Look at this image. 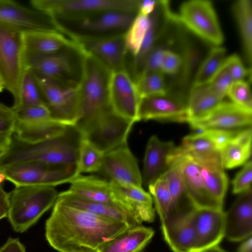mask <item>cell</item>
<instances>
[{
    "label": "cell",
    "mask_w": 252,
    "mask_h": 252,
    "mask_svg": "<svg viewBox=\"0 0 252 252\" xmlns=\"http://www.w3.org/2000/svg\"><path fill=\"white\" fill-rule=\"evenodd\" d=\"M132 226L75 208L57 198L46 221L45 237L59 252H99Z\"/></svg>",
    "instance_id": "cell-1"
},
{
    "label": "cell",
    "mask_w": 252,
    "mask_h": 252,
    "mask_svg": "<svg viewBox=\"0 0 252 252\" xmlns=\"http://www.w3.org/2000/svg\"><path fill=\"white\" fill-rule=\"evenodd\" d=\"M82 134L75 125L62 133L36 143L23 141L12 134L11 142L0 158V167L35 161L54 165H76Z\"/></svg>",
    "instance_id": "cell-2"
},
{
    "label": "cell",
    "mask_w": 252,
    "mask_h": 252,
    "mask_svg": "<svg viewBox=\"0 0 252 252\" xmlns=\"http://www.w3.org/2000/svg\"><path fill=\"white\" fill-rule=\"evenodd\" d=\"M54 187L15 186L9 193L7 217L14 230L22 233L34 224L52 207L58 196Z\"/></svg>",
    "instance_id": "cell-3"
},
{
    "label": "cell",
    "mask_w": 252,
    "mask_h": 252,
    "mask_svg": "<svg viewBox=\"0 0 252 252\" xmlns=\"http://www.w3.org/2000/svg\"><path fill=\"white\" fill-rule=\"evenodd\" d=\"M140 0H32V7L46 14L54 26L110 11L138 12Z\"/></svg>",
    "instance_id": "cell-4"
},
{
    "label": "cell",
    "mask_w": 252,
    "mask_h": 252,
    "mask_svg": "<svg viewBox=\"0 0 252 252\" xmlns=\"http://www.w3.org/2000/svg\"><path fill=\"white\" fill-rule=\"evenodd\" d=\"M134 123L117 114L109 105L75 125L83 138L104 154L127 143Z\"/></svg>",
    "instance_id": "cell-5"
},
{
    "label": "cell",
    "mask_w": 252,
    "mask_h": 252,
    "mask_svg": "<svg viewBox=\"0 0 252 252\" xmlns=\"http://www.w3.org/2000/svg\"><path fill=\"white\" fill-rule=\"evenodd\" d=\"M110 73L111 71L97 59L84 54L82 74L77 86V121L110 105L108 89Z\"/></svg>",
    "instance_id": "cell-6"
},
{
    "label": "cell",
    "mask_w": 252,
    "mask_h": 252,
    "mask_svg": "<svg viewBox=\"0 0 252 252\" xmlns=\"http://www.w3.org/2000/svg\"><path fill=\"white\" fill-rule=\"evenodd\" d=\"M26 69L23 32L0 22V74L5 89L13 97L12 107L18 102L21 82Z\"/></svg>",
    "instance_id": "cell-7"
},
{
    "label": "cell",
    "mask_w": 252,
    "mask_h": 252,
    "mask_svg": "<svg viewBox=\"0 0 252 252\" xmlns=\"http://www.w3.org/2000/svg\"><path fill=\"white\" fill-rule=\"evenodd\" d=\"M5 180L15 186L40 185L55 187L70 183L79 174L76 165H54L31 161L0 167Z\"/></svg>",
    "instance_id": "cell-8"
},
{
    "label": "cell",
    "mask_w": 252,
    "mask_h": 252,
    "mask_svg": "<svg viewBox=\"0 0 252 252\" xmlns=\"http://www.w3.org/2000/svg\"><path fill=\"white\" fill-rule=\"evenodd\" d=\"M137 13L110 11L76 21L60 23L56 27L57 29L69 24L58 30L72 40L117 36L126 33Z\"/></svg>",
    "instance_id": "cell-9"
},
{
    "label": "cell",
    "mask_w": 252,
    "mask_h": 252,
    "mask_svg": "<svg viewBox=\"0 0 252 252\" xmlns=\"http://www.w3.org/2000/svg\"><path fill=\"white\" fill-rule=\"evenodd\" d=\"M32 71L42 103L49 110L51 118L66 125H75L78 117L77 86H66Z\"/></svg>",
    "instance_id": "cell-10"
},
{
    "label": "cell",
    "mask_w": 252,
    "mask_h": 252,
    "mask_svg": "<svg viewBox=\"0 0 252 252\" xmlns=\"http://www.w3.org/2000/svg\"><path fill=\"white\" fill-rule=\"evenodd\" d=\"M176 19L199 37L216 46L223 41V34L213 5L206 0L183 3Z\"/></svg>",
    "instance_id": "cell-11"
},
{
    "label": "cell",
    "mask_w": 252,
    "mask_h": 252,
    "mask_svg": "<svg viewBox=\"0 0 252 252\" xmlns=\"http://www.w3.org/2000/svg\"><path fill=\"white\" fill-rule=\"evenodd\" d=\"M108 93L115 112L134 123L138 121L140 97L134 80L125 68L111 71Z\"/></svg>",
    "instance_id": "cell-12"
},
{
    "label": "cell",
    "mask_w": 252,
    "mask_h": 252,
    "mask_svg": "<svg viewBox=\"0 0 252 252\" xmlns=\"http://www.w3.org/2000/svg\"><path fill=\"white\" fill-rule=\"evenodd\" d=\"M79 49L76 43L57 53L26 59V68L63 85L77 86L78 84L72 78L75 66L73 55Z\"/></svg>",
    "instance_id": "cell-13"
},
{
    "label": "cell",
    "mask_w": 252,
    "mask_h": 252,
    "mask_svg": "<svg viewBox=\"0 0 252 252\" xmlns=\"http://www.w3.org/2000/svg\"><path fill=\"white\" fill-rule=\"evenodd\" d=\"M252 111L231 102L222 101L202 117L189 120L194 129L199 130L220 129L236 130L251 127Z\"/></svg>",
    "instance_id": "cell-14"
},
{
    "label": "cell",
    "mask_w": 252,
    "mask_h": 252,
    "mask_svg": "<svg viewBox=\"0 0 252 252\" xmlns=\"http://www.w3.org/2000/svg\"><path fill=\"white\" fill-rule=\"evenodd\" d=\"M138 120L188 122L187 100L168 92L141 97Z\"/></svg>",
    "instance_id": "cell-15"
},
{
    "label": "cell",
    "mask_w": 252,
    "mask_h": 252,
    "mask_svg": "<svg viewBox=\"0 0 252 252\" xmlns=\"http://www.w3.org/2000/svg\"><path fill=\"white\" fill-rule=\"evenodd\" d=\"M99 172L119 184L142 188L137 160L127 143L105 153Z\"/></svg>",
    "instance_id": "cell-16"
},
{
    "label": "cell",
    "mask_w": 252,
    "mask_h": 252,
    "mask_svg": "<svg viewBox=\"0 0 252 252\" xmlns=\"http://www.w3.org/2000/svg\"><path fill=\"white\" fill-rule=\"evenodd\" d=\"M195 241L192 252H207L225 237L224 212L213 208L193 209Z\"/></svg>",
    "instance_id": "cell-17"
},
{
    "label": "cell",
    "mask_w": 252,
    "mask_h": 252,
    "mask_svg": "<svg viewBox=\"0 0 252 252\" xmlns=\"http://www.w3.org/2000/svg\"><path fill=\"white\" fill-rule=\"evenodd\" d=\"M171 159L178 162L181 172L185 193L192 207L195 209H223V205L209 193L202 178L199 166L191 159L175 154Z\"/></svg>",
    "instance_id": "cell-18"
},
{
    "label": "cell",
    "mask_w": 252,
    "mask_h": 252,
    "mask_svg": "<svg viewBox=\"0 0 252 252\" xmlns=\"http://www.w3.org/2000/svg\"><path fill=\"white\" fill-rule=\"evenodd\" d=\"M73 40L77 43L84 54L94 57L110 71L125 68V60L127 53L126 34Z\"/></svg>",
    "instance_id": "cell-19"
},
{
    "label": "cell",
    "mask_w": 252,
    "mask_h": 252,
    "mask_svg": "<svg viewBox=\"0 0 252 252\" xmlns=\"http://www.w3.org/2000/svg\"><path fill=\"white\" fill-rule=\"evenodd\" d=\"M110 183L116 205L131 215L137 224L154 220L155 211L150 193L142 188L112 181H110Z\"/></svg>",
    "instance_id": "cell-20"
},
{
    "label": "cell",
    "mask_w": 252,
    "mask_h": 252,
    "mask_svg": "<svg viewBox=\"0 0 252 252\" xmlns=\"http://www.w3.org/2000/svg\"><path fill=\"white\" fill-rule=\"evenodd\" d=\"M193 209L171 215L161 223L163 238L173 252H192L195 241Z\"/></svg>",
    "instance_id": "cell-21"
},
{
    "label": "cell",
    "mask_w": 252,
    "mask_h": 252,
    "mask_svg": "<svg viewBox=\"0 0 252 252\" xmlns=\"http://www.w3.org/2000/svg\"><path fill=\"white\" fill-rule=\"evenodd\" d=\"M0 22L14 26L23 32L57 30L46 14L10 0H0Z\"/></svg>",
    "instance_id": "cell-22"
},
{
    "label": "cell",
    "mask_w": 252,
    "mask_h": 252,
    "mask_svg": "<svg viewBox=\"0 0 252 252\" xmlns=\"http://www.w3.org/2000/svg\"><path fill=\"white\" fill-rule=\"evenodd\" d=\"M239 194L224 212L225 237L235 242L243 241L252 234V188Z\"/></svg>",
    "instance_id": "cell-23"
},
{
    "label": "cell",
    "mask_w": 252,
    "mask_h": 252,
    "mask_svg": "<svg viewBox=\"0 0 252 252\" xmlns=\"http://www.w3.org/2000/svg\"><path fill=\"white\" fill-rule=\"evenodd\" d=\"M186 136L174 153L186 157L202 167L224 169L221 151L218 150L203 130Z\"/></svg>",
    "instance_id": "cell-24"
},
{
    "label": "cell",
    "mask_w": 252,
    "mask_h": 252,
    "mask_svg": "<svg viewBox=\"0 0 252 252\" xmlns=\"http://www.w3.org/2000/svg\"><path fill=\"white\" fill-rule=\"evenodd\" d=\"M176 147L172 141H163L152 136L147 144L143 162L142 184L155 182L167 170Z\"/></svg>",
    "instance_id": "cell-25"
},
{
    "label": "cell",
    "mask_w": 252,
    "mask_h": 252,
    "mask_svg": "<svg viewBox=\"0 0 252 252\" xmlns=\"http://www.w3.org/2000/svg\"><path fill=\"white\" fill-rule=\"evenodd\" d=\"M24 59L58 52L76 43L58 30L23 32Z\"/></svg>",
    "instance_id": "cell-26"
},
{
    "label": "cell",
    "mask_w": 252,
    "mask_h": 252,
    "mask_svg": "<svg viewBox=\"0 0 252 252\" xmlns=\"http://www.w3.org/2000/svg\"><path fill=\"white\" fill-rule=\"evenodd\" d=\"M57 198L68 205L103 218L126 222L133 226L139 225L127 212L114 204L87 200L68 190L59 193Z\"/></svg>",
    "instance_id": "cell-27"
},
{
    "label": "cell",
    "mask_w": 252,
    "mask_h": 252,
    "mask_svg": "<svg viewBox=\"0 0 252 252\" xmlns=\"http://www.w3.org/2000/svg\"><path fill=\"white\" fill-rule=\"evenodd\" d=\"M70 183V187L68 190L82 198L90 201L117 205L110 181L94 176H83L80 174Z\"/></svg>",
    "instance_id": "cell-28"
},
{
    "label": "cell",
    "mask_w": 252,
    "mask_h": 252,
    "mask_svg": "<svg viewBox=\"0 0 252 252\" xmlns=\"http://www.w3.org/2000/svg\"><path fill=\"white\" fill-rule=\"evenodd\" d=\"M154 234L152 228L136 225L106 244L99 252H142Z\"/></svg>",
    "instance_id": "cell-29"
},
{
    "label": "cell",
    "mask_w": 252,
    "mask_h": 252,
    "mask_svg": "<svg viewBox=\"0 0 252 252\" xmlns=\"http://www.w3.org/2000/svg\"><path fill=\"white\" fill-rule=\"evenodd\" d=\"M251 127L240 130L221 151L224 169H232L246 163L252 154Z\"/></svg>",
    "instance_id": "cell-30"
},
{
    "label": "cell",
    "mask_w": 252,
    "mask_h": 252,
    "mask_svg": "<svg viewBox=\"0 0 252 252\" xmlns=\"http://www.w3.org/2000/svg\"><path fill=\"white\" fill-rule=\"evenodd\" d=\"M68 126L53 119L32 123L15 120L13 134L23 141L36 143L60 135Z\"/></svg>",
    "instance_id": "cell-31"
},
{
    "label": "cell",
    "mask_w": 252,
    "mask_h": 252,
    "mask_svg": "<svg viewBox=\"0 0 252 252\" xmlns=\"http://www.w3.org/2000/svg\"><path fill=\"white\" fill-rule=\"evenodd\" d=\"M222 101L223 98L213 92L208 84L192 88L187 99L188 122L206 115Z\"/></svg>",
    "instance_id": "cell-32"
},
{
    "label": "cell",
    "mask_w": 252,
    "mask_h": 252,
    "mask_svg": "<svg viewBox=\"0 0 252 252\" xmlns=\"http://www.w3.org/2000/svg\"><path fill=\"white\" fill-rule=\"evenodd\" d=\"M245 53L250 61L252 56V4L251 0H239L232 5Z\"/></svg>",
    "instance_id": "cell-33"
},
{
    "label": "cell",
    "mask_w": 252,
    "mask_h": 252,
    "mask_svg": "<svg viewBox=\"0 0 252 252\" xmlns=\"http://www.w3.org/2000/svg\"><path fill=\"white\" fill-rule=\"evenodd\" d=\"M225 55V49L222 47L212 49L197 72L192 88L208 84L223 64Z\"/></svg>",
    "instance_id": "cell-34"
},
{
    "label": "cell",
    "mask_w": 252,
    "mask_h": 252,
    "mask_svg": "<svg viewBox=\"0 0 252 252\" xmlns=\"http://www.w3.org/2000/svg\"><path fill=\"white\" fill-rule=\"evenodd\" d=\"M162 176L166 180L172 199L173 214L185 212L182 208L181 203L183 197L186 195L180 167L176 160H170L167 170Z\"/></svg>",
    "instance_id": "cell-35"
},
{
    "label": "cell",
    "mask_w": 252,
    "mask_h": 252,
    "mask_svg": "<svg viewBox=\"0 0 252 252\" xmlns=\"http://www.w3.org/2000/svg\"><path fill=\"white\" fill-rule=\"evenodd\" d=\"M148 187L161 222L173 214L172 199L166 180L161 175Z\"/></svg>",
    "instance_id": "cell-36"
},
{
    "label": "cell",
    "mask_w": 252,
    "mask_h": 252,
    "mask_svg": "<svg viewBox=\"0 0 252 252\" xmlns=\"http://www.w3.org/2000/svg\"><path fill=\"white\" fill-rule=\"evenodd\" d=\"M40 104L43 103L35 78L32 70L26 69L21 82L18 102L11 108L15 111Z\"/></svg>",
    "instance_id": "cell-37"
},
{
    "label": "cell",
    "mask_w": 252,
    "mask_h": 252,
    "mask_svg": "<svg viewBox=\"0 0 252 252\" xmlns=\"http://www.w3.org/2000/svg\"><path fill=\"white\" fill-rule=\"evenodd\" d=\"M199 167L209 193L215 200L223 205L228 187V178L224 169Z\"/></svg>",
    "instance_id": "cell-38"
},
{
    "label": "cell",
    "mask_w": 252,
    "mask_h": 252,
    "mask_svg": "<svg viewBox=\"0 0 252 252\" xmlns=\"http://www.w3.org/2000/svg\"><path fill=\"white\" fill-rule=\"evenodd\" d=\"M138 12L126 33L127 53L133 58L138 53L151 24V16Z\"/></svg>",
    "instance_id": "cell-39"
},
{
    "label": "cell",
    "mask_w": 252,
    "mask_h": 252,
    "mask_svg": "<svg viewBox=\"0 0 252 252\" xmlns=\"http://www.w3.org/2000/svg\"><path fill=\"white\" fill-rule=\"evenodd\" d=\"M103 155L104 154L82 137L77 163L78 174L99 172L102 165Z\"/></svg>",
    "instance_id": "cell-40"
},
{
    "label": "cell",
    "mask_w": 252,
    "mask_h": 252,
    "mask_svg": "<svg viewBox=\"0 0 252 252\" xmlns=\"http://www.w3.org/2000/svg\"><path fill=\"white\" fill-rule=\"evenodd\" d=\"M134 81L140 98L167 93L164 74L161 71L142 72Z\"/></svg>",
    "instance_id": "cell-41"
},
{
    "label": "cell",
    "mask_w": 252,
    "mask_h": 252,
    "mask_svg": "<svg viewBox=\"0 0 252 252\" xmlns=\"http://www.w3.org/2000/svg\"><path fill=\"white\" fill-rule=\"evenodd\" d=\"M227 95L234 103L252 111V93L248 83L244 80L234 82L229 88Z\"/></svg>",
    "instance_id": "cell-42"
},
{
    "label": "cell",
    "mask_w": 252,
    "mask_h": 252,
    "mask_svg": "<svg viewBox=\"0 0 252 252\" xmlns=\"http://www.w3.org/2000/svg\"><path fill=\"white\" fill-rule=\"evenodd\" d=\"M14 112L15 120L25 123H32L52 119L49 110L44 104L30 106Z\"/></svg>",
    "instance_id": "cell-43"
},
{
    "label": "cell",
    "mask_w": 252,
    "mask_h": 252,
    "mask_svg": "<svg viewBox=\"0 0 252 252\" xmlns=\"http://www.w3.org/2000/svg\"><path fill=\"white\" fill-rule=\"evenodd\" d=\"M234 82L232 77L224 63L220 69L208 84L216 94L223 99Z\"/></svg>",
    "instance_id": "cell-44"
},
{
    "label": "cell",
    "mask_w": 252,
    "mask_h": 252,
    "mask_svg": "<svg viewBox=\"0 0 252 252\" xmlns=\"http://www.w3.org/2000/svg\"><path fill=\"white\" fill-rule=\"evenodd\" d=\"M252 181V162L248 161L237 174L232 181L233 193L240 194L251 189Z\"/></svg>",
    "instance_id": "cell-45"
},
{
    "label": "cell",
    "mask_w": 252,
    "mask_h": 252,
    "mask_svg": "<svg viewBox=\"0 0 252 252\" xmlns=\"http://www.w3.org/2000/svg\"><path fill=\"white\" fill-rule=\"evenodd\" d=\"M166 49L162 46L154 45L147 54L140 74L149 71H161V62Z\"/></svg>",
    "instance_id": "cell-46"
},
{
    "label": "cell",
    "mask_w": 252,
    "mask_h": 252,
    "mask_svg": "<svg viewBox=\"0 0 252 252\" xmlns=\"http://www.w3.org/2000/svg\"><path fill=\"white\" fill-rule=\"evenodd\" d=\"M239 130L208 129L203 131L209 137L216 148L221 151Z\"/></svg>",
    "instance_id": "cell-47"
},
{
    "label": "cell",
    "mask_w": 252,
    "mask_h": 252,
    "mask_svg": "<svg viewBox=\"0 0 252 252\" xmlns=\"http://www.w3.org/2000/svg\"><path fill=\"white\" fill-rule=\"evenodd\" d=\"M224 63L228 68L234 82L244 80L249 73L237 55H232L226 58Z\"/></svg>",
    "instance_id": "cell-48"
},
{
    "label": "cell",
    "mask_w": 252,
    "mask_h": 252,
    "mask_svg": "<svg viewBox=\"0 0 252 252\" xmlns=\"http://www.w3.org/2000/svg\"><path fill=\"white\" fill-rule=\"evenodd\" d=\"M15 123L12 108L0 102V133L13 134Z\"/></svg>",
    "instance_id": "cell-49"
},
{
    "label": "cell",
    "mask_w": 252,
    "mask_h": 252,
    "mask_svg": "<svg viewBox=\"0 0 252 252\" xmlns=\"http://www.w3.org/2000/svg\"><path fill=\"white\" fill-rule=\"evenodd\" d=\"M182 64V60L177 53L166 49L161 62L160 71L163 74H173L177 72Z\"/></svg>",
    "instance_id": "cell-50"
},
{
    "label": "cell",
    "mask_w": 252,
    "mask_h": 252,
    "mask_svg": "<svg viewBox=\"0 0 252 252\" xmlns=\"http://www.w3.org/2000/svg\"><path fill=\"white\" fill-rule=\"evenodd\" d=\"M0 252H26L24 245L18 238H9L0 248Z\"/></svg>",
    "instance_id": "cell-51"
},
{
    "label": "cell",
    "mask_w": 252,
    "mask_h": 252,
    "mask_svg": "<svg viewBox=\"0 0 252 252\" xmlns=\"http://www.w3.org/2000/svg\"><path fill=\"white\" fill-rule=\"evenodd\" d=\"M9 209V195L0 186V220L7 217Z\"/></svg>",
    "instance_id": "cell-52"
},
{
    "label": "cell",
    "mask_w": 252,
    "mask_h": 252,
    "mask_svg": "<svg viewBox=\"0 0 252 252\" xmlns=\"http://www.w3.org/2000/svg\"><path fill=\"white\" fill-rule=\"evenodd\" d=\"M158 1L152 0H140L138 12L146 15H150L154 11Z\"/></svg>",
    "instance_id": "cell-53"
},
{
    "label": "cell",
    "mask_w": 252,
    "mask_h": 252,
    "mask_svg": "<svg viewBox=\"0 0 252 252\" xmlns=\"http://www.w3.org/2000/svg\"><path fill=\"white\" fill-rule=\"evenodd\" d=\"M238 252H252V236L243 241L238 248Z\"/></svg>",
    "instance_id": "cell-54"
},
{
    "label": "cell",
    "mask_w": 252,
    "mask_h": 252,
    "mask_svg": "<svg viewBox=\"0 0 252 252\" xmlns=\"http://www.w3.org/2000/svg\"><path fill=\"white\" fill-rule=\"evenodd\" d=\"M12 134L0 133V147L8 146L11 140Z\"/></svg>",
    "instance_id": "cell-55"
},
{
    "label": "cell",
    "mask_w": 252,
    "mask_h": 252,
    "mask_svg": "<svg viewBox=\"0 0 252 252\" xmlns=\"http://www.w3.org/2000/svg\"><path fill=\"white\" fill-rule=\"evenodd\" d=\"M207 252H227L221 248L219 246H217L216 247H215L209 251H207Z\"/></svg>",
    "instance_id": "cell-56"
},
{
    "label": "cell",
    "mask_w": 252,
    "mask_h": 252,
    "mask_svg": "<svg viewBox=\"0 0 252 252\" xmlns=\"http://www.w3.org/2000/svg\"><path fill=\"white\" fill-rule=\"evenodd\" d=\"M5 180H6L5 176L1 171V168L0 167V186H2Z\"/></svg>",
    "instance_id": "cell-57"
},
{
    "label": "cell",
    "mask_w": 252,
    "mask_h": 252,
    "mask_svg": "<svg viewBox=\"0 0 252 252\" xmlns=\"http://www.w3.org/2000/svg\"><path fill=\"white\" fill-rule=\"evenodd\" d=\"M5 89V85L2 78L0 74V93L2 92Z\"/></svg>",
    "instance_id": "cell-58"
},
{
    "label": "cell",
    "mask_w": 252,
    "mask_h": 252,
    "mask_svg": "<svg viewBox=\"0 0 252 252\" xmlns=\"http://www.w3.org/2000/svg\"><path fill=\"white\" fill-rule=\"evenodd\" d=\"M8 146L0 147V158L3 156L5 153Z\"/></svg>",
    "instance_id": "cell-59"
}]
</instances>
